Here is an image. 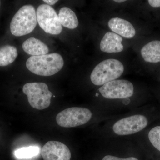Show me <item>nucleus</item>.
<instances>
[{"mask_svg":"<svg viewBox=\"0 0 160 160\" xmlns=\"http://www.w3.org/2000/svg\"><path fill=\"white\" fill-rule=\"evenodd\" d=\"M148 112H137L115 120L107 130L116 137H126L139 133L147 128L152 120Z\"/></svg>","mask_w":160,"mask_h":160,"instance_id":"f257e3e1","label":"nucleus"},{"mask_svg":"<svg viewBox=\"0 0 160 160\" xmlns=\"http://www.w3.org/2000/svg\"><path fill=\"white\" fill-rule=\"evenodd\" d=\"M64 60L56 52L30 57L26 61L27 69L34 74L50 76L57 73L64 66Z\"/></svg>","mask_w":160,"mask_h":160,"instance_id":"f03ea898","label":"nucleus"},{"mask_svg":"<svg viewBox=\"0 0 160 160\" xmlns=\"http://www.w3.org/2000/svg\"><path fill=\"white\" fill-rule=\"evenodd\" d=\"M124 71V66L122 62L116 59H108L95 67L90 74V81L93 85L102 86L117 80Z\"/></svg>","mask_w":160,"mask_h":160,"instance_id":"7ed1b4c3","label":"nucleus"},{"mask_svg":"<svg viewBox=\"0 0 160 160\" xmlns=\"http://www.w3.org/2000/svg\"><path fill=\"white\" fill-rule=\"evenodd\" d=\"M37 24L34 7L32 5H26L21 7L12 18L10 25V32L15 36H23L31 33Z\"/></svg>","mask_w":160,"mask_h":160,"instance_id":"20e7f679","label":"nucleus"},{"mask_svg":"<svg viewBox=\"0 0 160 160\" xmlns=\"http://www.w3.org/2000/svg\"><path fill=\"white\" fill-rule=\"evenodd\" d=\"M23 92L27 95L29 104L34 109L42 110L50 106L52 93L45 83H26L23 86Z\"/></svg>","mask_w":160,"mask_h":160,"instance_id":"39448f33","label":"nucleus"},{"mask_svg":"<svg viewBox=\"0 0 160 160\" xmlns=\"http://www.w3.org/2000/svg\"><path fill=\"white\" fill-rule=\"evenodd\" d=\"M93 117V112L88 108L71 107L58 113L56 121L61 127L73 128L87 124L92 119Z\"/></svg>","mask_w":160,"mask_h":160,"instance_id":"423d86ee","label":"nucleus"},{"mask_svg":"<svg viewBox=\"0 0 160 160\" xmlns=\"http://www.w3.org/2000/svg\"><path fill=\"white\" fill-rule=\"evenodd\" d=\"M99 95L107 100L128 99L134 94L132 83L127 80H116L101 86Z\"/></svg>","mask_w":160,"mask_h":160,"instance_id":"0eeeda50","label":"nucleus"},{"mask_svg":"<svg viewBox=\"0 0 160 160\" xmlns=\"http://www.w3.org/2000/svg\"><path fill=\"white\" fill-rule=\"evenodd\" d=\"M37 22L41 28L46 33L59 34L62 30L58 16L51 6L46 4L40 5L36 11Z\"/></svg>","mask_w":160,"mask_h":160,"instance_id":"6e6552de","label":"nucleus"},{"mask_svg":"<svg viewBox=\"0 0 160 160\" xmlns=\"http://www.w3.org/2000/svg\"><path fill=\"white\" fill-rule=\"evenodd\" d=\"M44 160H70L71 153L65 144L58 141L47 142L42 149Z\"/></svg>","mask_w":160,"mask_h":160,"instance_id":"1a4fd4ad","label":"nucleus"},{"mask_svg":"<svg viewBox=\"0 0 160 160\" xmlns=\"http://www.w3.org/2000/svg\"><path fill=\"white\" fill-rule=\"evenodd\" d=\"M123 39L114 32H108L101 40L100 50L107 53H116L123 51L124 46L122 44Z\"/></svg>","mask_w":160,"mask_h":160,"instance_id":"9d476101","label":"nucleus"},{"mask_svg":"<svg viewBox=\"0 0 160 160\" xmlns=\"http://www.w3.org/2000/svg\"><path fill=\"white\" fill-rule=\"evenodd\" d=\"M108 26L113 32L126 38H132L135 35L136 30L131 23L119 18L110 19Z\"/></svg>","mask_w":160,"mask_h":160,"instance_id":"9b49d317","label":"nucleus"},{"mask_svg":"<svg viewBox=\"0 0 160 160\" xmlns=\"http://www.w3.org/2000/svg\"><path fill=\"white\" fill-rule=\"evenodd\" d=\"M141 53L143 59L147 62H160V41L155 40L147 43L142 48Z\"/></svg>","mask_w":160,"mask_h":160,"instance_id":"f8f14e48","label":"nucleus"},{"mask_svg":"<svg viewBox=\"0 0 160 160\" xmlns=\"http://www.w3.org/2000/svg\"><path fill=\"white\" fill-rule=\"evenodd\" d=\"M22 47L25 52L32 56L47 54L49 50L46 44L34 38L26 40L23 43Z\"/></svg>","mask_w":160,"mask_h":160,"instance_id":"ddd939ff","label":"nucleus"},{"mask_svg":"<svg viewBox=\"0 0 160 160\" xmlns=\"http://www.w3.org/2000/svg\"><path fill=\"white\" fill-rule=\"evenodd\" d=\"M61 25L69 29H74L78 26L79 22L75 13L68 7L60 9L58 14Z\"/></svg>","mask_w":160,"mask_h":160,"instance_id":"4468645a","label":"nucleus"},{"mask_svg":"<svg viewBox=\"0 0 160 160\" xmlns=\"http://www.w3.org/2000/svg\"><path fill=\"white\" fill-rule=\"evenodd\" d=\"M145 137L146 146L156 154L159 155L160 158V125L153 126L148 129Z\"/></svg>","mask_w":160,"mask_h":160,"instance_id":"2eb2a0df","label":"nucleus"},{"mask_svg":"<svg viewBox=\"0 0 160 160\" xmlns=\"http://www.w3.org/2000/svg\"><path fill=\"white\" fill-rule=\"evenodd\" d=\"M18 55L17 49L14 46L5 45L0 47V66H6L14 62Z\"/></svg>","mask_w":160,"mask_h":160,"instance_id":"dca6fc26","label":"nucleus"},{"mask_svg":"<svg viewBox=\"0 0 160 160\" xmlns=\"http://www.w3.org/2000/svg\"><path fill=\"white\" fill-rule=\"evenodd\" d=\"M39 153V148L36 146H30L17 149L15 151L14 155L17 158L23 159L31 158L37 156Z\"/></svg>","mask_w":160,"mask_h":160,"instance_id":"f3484780","label":"nucleus"},{"mask_svg":"<svg viewBox=\"0 0 160 160\" xmlns=\"http://www.w3.org/2000/svg\"><path fill=\"white\" fill-rule=\"evenodd\" d=\"M102 160H139L137 158L134 157H129L123 158H120L115 156L107 155L103 158Z\"/></svg>","mask_w":160,"mask_h":160,"instance_id":"a211bd4d","label":"nucleus"},{"mask_svg":"<svg viewBox=\"0 0 160 160\" xmlns=\"http://www.w3.org/2000/svg\"><path fill=\"white\" fill-rule=\"evenodd\" d=\"M148 2L151 7L153 8L160 7V0H149Z\"/></svg>","mask_w":160,"mask_h":160,"instance_id":"6ab92c4d","label":"nucleus"},{"mask_svg":"<svg viewBox=\"0 0 160 160\" xmlns=\"http://www.w3.org/2000/svg\"><path fill=\"white\" fill-rule=\"evenodd\" d=\"M43 2H45V3H47V5L49 6H52V5H54L58 1L57 0H44Z\"/></svg>","mask_w":160,"mask_h":160,"instance_id":"aec40b11","label":"nucleus"},{"mask_svg":"<svg viewBox=\"0 0 160 160\" xmlns=\"http://www.w3.org/2000/svg\"><path fill=\"white\" fill-rule=\"evenodd\" d=\"M126 1H125V0H115L114 1V2H118V3H122L123 2H125Z\"/></svg>","mask_w":160,"mask_h":160,"instance_id":"412c9836","label":"nucleus"},{"mask_svg":"<svg viewBox=\"0 0 160 160\" xmlns=\"http://www.w3.org/2000/svg\"><path fill=\"white\" fill-rule=\"evenodd\" d=\"M156 160H160V158H158Z\"/></svg>","mask_w":160,"mask_h":160,"instance_id":"4be33fe9","label":"nucleus"},{"mask_svg":"<svg viewBox=\"0 0 160 160\" xmlns=\"http://www.w3.org/2000/svg\"><path fill=\"white\" fill-rule=\"evenodd\" d=\"M1 1H0V7H1Z\"/></svg>","mask_w":160,"mask_h":160,"instance_id":"5701e85b","label":"nucleus"}]
</instances>
